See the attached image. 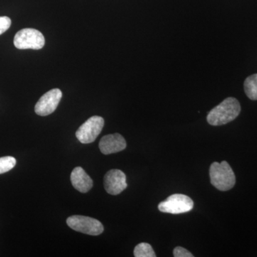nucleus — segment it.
<instances>
[{"instance_id":"obj_11","label":"nucleus","mask_w":257,"mask_h":257,"mask_svg":"<svg viewBox=\"0 0 257 257\" xmlns=\"http://www.w3.org/2000/svg\"><path fill=\"white\" fill-rule=\"evenodd\" d=\"M244 92L251 100H257V74L249 76L243 84Z\"/></svg>"},{"instance_id":"obj_2","label":"nucleus","mask_w":257,"mask_h":257,"mask_svg":"<svg viewBox=\"0 0 257 257\" xmlns=\"http://www.w3.org/2000/svg\"><path fill=\"white\" fill-rule=\"evenodd\" d=\"M211 184L219 191L226 192L232 189L236 184V177L229 163L223 161L214 162L209 169Z\"/></svg>"},{"instance_id":"obj_15","label":"nucleus","mask_w":257,"mask_h":257,"mask_svg":"<svg viewBox=\"0 0 257 257\" xmlns=\"http://www.w3.org/2000/svg\"><path fill=\"white\" fill-rule=\"evenodd\" d=\"M174 256L175 257H193L194 255L192 254L190 251L186 249L181 246H177L173 251Z\"/></svg>"},{"instance_id":"obj_7","label":"nucleus","mask_w":257,"mask_h":257,"mask_svg":"<svg viewBox=\"0 0 257 257\" xmlns=\"http://www.w3.org/2000/svg\"><path fill=\"white\" fill-rule=\"evenodd\" d=\"M62 97L60 89H53L41 96L35 105V111L40 116H48L56 110Z\"/></svg>"},{"instance_id":"obj_14","label":"nucleus","mask_w":257,"mask_h":257,"mask_svg":"<svg viewBox=\"0 0 257 257\" xmlns=\"http://www.w3.org/2000/svg\"><path fill=\"white\" fill-rule=\"evenodd\" d=\"M11 19L8 17H0V35L5 33L11 26Z\"/></svg>"},{"instance_id":"obj_1","label":"nucleus","mask_w":257,"mask_h":257,"mask_svg":"<svg viewBox=\"0 0 257 257\" xmlns=\"http://www.w3.org/2000/svg\"><path fill=\"white\" fill-rule=\"evenodd\" d=\"M241 111L239 101L234 97L225 99L221 104L211 109L207 115V121L212 126H220L236 119Z\"/></svg>"},{"instance_id":"obj_3","label":"nucleus","mask_w":257,"mask_h":257,"mask_svg":"<svg viewBox=\"0 0 257 257\" xmlns=\"http://www.w3.org/2000/svg\"><path fill=\"white\" fill-rule=\"evenodd\" d=\"M45 39L42 32L35 29L20 30L15 35L14 45L19 50H41L45 46Z\"/></svg>"},{"instance_id":"obj_10","label":"nucleus","mask_w":257,"mask_h":257,"mask_svg":"<svg viewBox=\"0 0 257 257\" xmlns=\"http://www.w3.org/2000/svg\"><path fill=\"white\" fill-rule=\"evenodd\" d=\"M71 182L74 188L82 193H87L92 188L93 181L82 167H77L72 171Z\"/></svg>"},{"instance_id":"obj_5","label":"nucleus","mask_w":257,"mask_h":257,"mask_svg":"<svg viewBox=\"0 0 257 257\" xmlns=\"http://www.w3.org/2000/svg\"><path fill=\"white\" fill-rule=\"evenodd\" d=\"M67 224L74 231L92 236H97L104 231V226L100 221L89 216H69L67 219Z\"/></svg>"},{"instance_id":"obj_6","label":"nucleus","mask_w":257,"mask_h":257,"mask_svg":"<svg viewBox=\"0 0 257 257\" xmlns=\"http://www.w3.org/2000/svg\"><path fill=\"white\" fill-rule=\"evenodd\" d=\"M104 120L99 116H93L81 125L76 132L77 140L82 144L95 141L104 127Z\"/></svg>"},{"instance_id":"obj_9","label":"nucleus","mask_w":257,"mask_h":257,"mask_svg":"<svg viewBox=\"0 0 257 257\" xmlns=\"http://www.w3.org/2000/svg\"><path fill=\"white\" fill-rule=\"evenodd\" d=\"M99 147L101 153L110 155L123 151L126 149V143L121 135L116 133L103 137L99 142Z\"/></svg>"},{"instance_id":"obj_8","label":"nucleus","mask_w":257,"mask_h":257,"mask_svg":"<svg viewBox=\"0 0 257 257\" xmlns=\"http://www.w3.org/2000/svg\"><path fill=\"white\" fill-rule=\"evenodd\" d=\"M104 185L108 194L117 195L127 187L126 175L119 170L109 171L104 176Z\"/></svg>"},{"instance_id":"obj_13","label":"nucleus","mask_w":257,"mask_h":257,"mask_svg":"<svg viewBox=\"0 0 257 257\" xmlns=\"http://www.w3.org/2000/svg\"><path fill=\"white\" fill-rule=\"evenodd\" d=\"M17 161L13 157H0V175L13 170L16 165Z\"/></svg>"},{"instance_id":"obj_4","label":"nucleus","mask_w":257,"mask_h":257,"mask_svg":"<svg viewBox=\"0 0 257 257\" xmlns=\"http://www.w3.org/2000/svg\"><path fill=\"white\" fill-rule=\"evenodd\" d=\"M194 207V202L188 196L175 194L170 196L165 201L160 203L159 210L172 214L189 212Z\"/></svg>"},{"instance_id":"obj_12","label":"nucleus","mask_w":257,"mask_h":257,"mask_svg":"<svg viewBox=\"0 0 257 257\" xmlns=\"http://www.w3.org/2000/svg\"><path fill=\"white\" fill-rule=\"evenodd\" d=\"M135 257H156L151 245L148 243H140L135 246L134 250Z\"/></svg>"}]
</instances>
